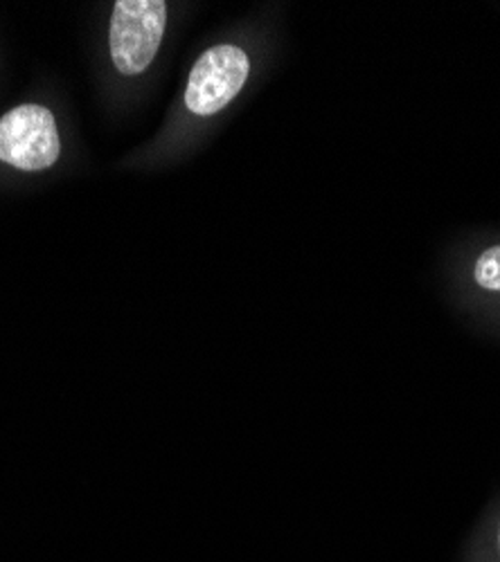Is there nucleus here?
Segmentation results:
<instances>
[{
    "label": "nucleus",
    "mask_w": 500,
    "mask_h": 562,
    "mask_svg": "<svg viewBox=\"0 0 500 562\" xmlns=\"http://www.w3.org/2000/svg\"><path fill=\"white\" fill-rule=\"evenodd\" d=\"M62 151L55 115L38 104H23L0 120V160L41 171L57 162Z\"/></svg>",
    "instance_id": "obj_2"
},
{
    "label": "nucleus",
    "mask_w": 500,
    "mask_h": 562,
    "mask_svg": "<svg viewBox=\"0 0 500 562\" xmlns=\"http://www.w3.org/2000/svg\"><path fill=\"white\" fill-rule=\"evenodd\" d=\"M251 72L248 55L237 45H214L192 66L186 104L195 115H214L229 106L244 88Z\"/></svg>",
    "instance_id": "obj_3"
},
{
    "label": "nucleus",
    "mask_w": 500,
    "mask_h": 562,
    "mask_svg": "<svg viewBox=\"0 0 500 562\" xmlns=\"http://www.w3.org/2000/svg\"><path fill=\"white\" fill-rule=\"evenodd\" d=\"M167 25L163 0H118L111 19V57L122 75H141L154 61Z\"/></svg>",
    "instance_id": "obj_1"
},
{
    "label": "nucleus",
    "mask_w": 500,
    "mask_h": 562,
    "mask_svg": "<svg viewBox=\"0 0 500 562\" xmlns=\"http://www.w3.org/2000/svg\"><path fill=\"white\" fill-rule=\"evenodd\" d=\"M474 277L485 291H500V246H493L478 257Z\"/></svg>",
    "instance_id": "obj_4"
},
{
    "label": "nucleus",
    "mask_w": 500,
    "mask_h": 562,
    "mask_svg": "<svg viewBox=\"0 0 500 562\" xmlns=\"http://www.w3.org/2000/svg\"><path fill=\"white\" fill-rule=\"evenodd\" d=\"M498 540H500V531H498Z\"/></svg>",
    "instance_id": "obj_5"
}]
</instances>
